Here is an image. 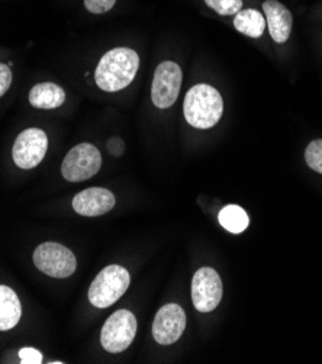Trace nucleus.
Returning <instances> with one entry per match:
<instances>
[{
	"label": "nucleus",
	"instance_id": "nucleus-1",
	"mask_svg": "<svg viewBox=\"0 0 322 364\" xmlns=\"http://www.w3.org/2000/svg\"><path fill=\"white\" fill-rule=\"evenodd\" d=\"M139 68L138 54L125 47L107 51L95 71V82L103 92H119L129 86Z\"/></svg>",
	"mask_w": 322,
	"mask_h": 364
},
{
	"label": "nucleus",
	"instance_id": "nucleus-2",
	"mask_svg": "<svg viewBox=\"0 0 322 364\" xmlns=\"http://www.w3.org/2000/svg\"><path fill=\"white\" fill-rule=\"evenodd\" d=\"M224 100L221 93L209 85H196L185 96L183 114L189 125L209 129L222 118Z\"/></svg>",
	"mask_w": 322,
	"mask_h": 364
},
{
	"label": "nucleus",
	"instance_id": "nucleus-3",
	"mask_svg": "<svg viewBox=\"0 0 322 364\" xmlns=\"http://www.w3.org/2000/svg\"><path fill=\"white\" fill-rule=\"evenodd\" d=\"M129 283L131 277L127 269L118 264L107 266L92 282L89 301L96 308H109L124 296Z\"/></svg>",
	"mask_w": 322,
	"mask_h": 364
},
{
	"label": "nucleus",
	"instance_id": "nucleus-4",
	"mask_svg": "<svg viewBox=\"0 0 322 364\" xmlns=\"http://www.w3.org/2000/svg\"><path fill=\"white\" fill-rule=\"evenodd\" d=\"M136 328V318L131 311H117L102 326L100 343L103 350L112 354L127 350L135 338Z\"/></svg>",
	"mask_w": 322,
	"mask_h": 364
},
{
	"label": "nucleus",
	"instance_id": "nucleus-5",
	"mask_svg": "<svg viewBox=\"0 0 322 364\" xmlns=\"http://www.w3.org/2000/svg\"><path fill=\"white\" fill-rule=\"evenodd\" d=\"M33 264L47 276L65 279L76 272L77 260L67 247L57 242H44L33 251Z\"/></svg>",
	"mask_w": 322,
	"mask_h": 364
},
{
	"label": "nucleus",
	"instance_id": "nucleus-6",
	"mask_svg": "<svg viewBox=\"0 0 322 364\" xmlns=\"http://www.w3.org/2000/svg\"><path fill=\"white\" fill-rule=\"evenodd\" d=\"M102 167V156L95 145L83 142L71 149L63 160L61 174L67 181H85L95 174Z\"/></svg>",
	"mask_w": 322,
	"mask_h": 364
},
{
	"label": "nucleus",
	"instance_id": "nucleus-7",
	"mask_svg": "<svg viewBox=\"0 0 322 364\" xmlns=\"http://www.w3.org/2000/svg\"><path fill=\"white\" fill-rule=\"evenodd\" d=\"M183 73L178 64L173 61H163L154 73L151 99L159 109H168L173 106L181 93Z\"/></svg>",
	"mask_w": 322,
	"mask_h": 364
},
{
	"label": "nucleus",
	"instance_id": "nucleus-8",
	"mask_svg": "<svg viewBox=\"0 0 322 364\" xmlns=\"http://www.w3.org/2000/svg\"><path fill=\"white\" fill-rule=\"evenodd\" d=\"M47 150V134L38 128H29L18 135L14 144L12 157L18 167L29 170L37 167L44 160Z\"/></svg>",
	"mask_w": 322,
	"mask_h": 364
},
{
	"label": "nucleus",
	"instance_id": "nucleus-9",
	"mask_svg": "<svg viewBox=\"0 0 322 364\" xmlns=\"http://www.w3.org/2000/svg\"><path fill=\"white\" fill-rule=\"evenodd\" d=\"M222 280L210 267L199 269L192 280V301L196 311L202 314L217 309L222 299Z\"/></svg>",
	"mask_w": 322,
	"mask_h": 364
},
{
	"label": "nucleus",
	"instance_id": "nucleus-10",
	"mask_svg": "<svg viewBox=\"0 0 322 364\" xmlns=\"http://www.w3.org/2000/svg\"><path fill=\"white\" fill-rule=\"evenodd\" d=\"M186 328V314L177 304L164 305L153 322V337L161 346H171L182 337Z\"/></svg>",
	"mask_w": 322,
	"mask_h": 364
},
{
	"label": "nucleus",
	"instance_id": "nucleus-11",
	"mask_svg": "<svg viewBox=\"0 0 322 364\" xmlns=\"http://www.w3.org/2000/svg\"><path fill=\"white\" fill-rule=\"evenodd\" d=\"M115 195L103 188H90L77 193L73 199V209L83 216H100L115 206Z\"/></svg>",
	"mask_w": 322,
	"mask_h": 364
},
{
	"label": "nucleus",
	"instance_id": "nucleus-12",
	"mask_svg": "<svg viewBox=\"0 0 322 364\" xmlns=\"http://www.w3.org/2000/svg\"><path fill=\"white\" fill-rule=\"evenodd\" d=\"M263 11L266 14L269 32L273 41L277 44L288 41L294 25L291 11L280 2H277V0H266L263 4Z\"/></svg>",
	"mask_w": 322,
	"mask_h": 364
},
{
	"label": "nucleus",
	"instance_id": "nucleus-13",
	"mask_svg": "<svg viewBox=\"0 0 322 364\" xmlns=\"http://www.w3.org/2000/svg\"><path fill=\"white\" fill-rule=\"evenodd\" d=\"M22 306L18 295L8 286L0 284V331H9L18 325Z\"/></svg>",
	"mask_w": 322,
	"mask_h": 364
},
{
	"label": "nucleus",
	"instance_id": "nucleus-14",
	"mask_svg": "<svg viewBox=\"0 0 322 364\" xmlns=\"http://www.w3.org/2000/svg\"><path fill=\"white\" fill-rule=\"evenodd\" d=\"M65 100L64 90L55 83H40L29 92V103L38 109H55Z\"/></svg>",
	"mask_w": 322,
	"mask_h": 364
},
{
	"label": "nucleus",
	"instance_id": "nucleus-15",
	"mask_svg": "<svg viewBox=\"0 0 322 364\" xmlns=\"http://www.w3.org/2000/svg\"><path fill=\"white\" fill-rule=\"evenodd\" d=\"M234 26L249 38H260L266 29V19L256 9H241L234 18Z\"/></svg>",
	"mask_w": 322,
	"mask_h": 364
},
{
	"label": "nucleus",
	"instance_id": "nucleus-16",
	"mask_svg": "<svg viewBox=\"0 0 322 364\" xmlns=\"http://www.w3.org/2000/svg\"><path fill=\"white\" fill-rule=\"evenodd\" d=\"M218 221L224 230L231 234H241L249 225L247 212L238 205H228L220 210Z\"/></svg>",
	"mask_w": 322,
	"mask_h": 364
},
{
	"label": "nucleus",
	"instance_id": "nucleus-17",
	"mask_svg": "<svg viewBox=\"0 0 322 364\" xmlns=\"http://www.w3.org/2000/svg\"><path fill=\"white\" fill-rule=\"evenodd\" d=\"M305 161L316 173L322 174V139L309 142L305 150Z\"/></svg>",
	"mask_w": 322,
	"mask_h": 364
},
{
	"label": "nucleus",
	"instance_id": "nucleus-18",
	"mask_svg": "<svg viewBox=\"0 0 322 364\" xmlns=\"http://www.w3.org/2000/svg\"><path fill=\"white\" fill-rule=\"evenodd\" d=\"M205 4L222 16L237 15L242 9V0H205Z\"/></svg>",
	"mask_w": 322,
	"mask_h": 364
},
{
	"label": "nucleus",
	"instance_id": "nucleus-19",
	"mask_svg": "<svg viewBox=\"0 0 322 364\" xmlns=\"http://www.w3.org/2000/svg\"><path fill=\"white\" fill-rule=\"evenodd\" d=\"M117 4V0H85V6L90 14H104L111 11Z\"/></svg>",
	"mask_w": 322,
	"mask_h": 364
},
{
	"label": "nucleus",
	"instance_id": "nucleus-20",
	"mask_svg": "<svg viewBox=\"0 0 322 364\" xmlns=\"http://www.w3.org/2000/svg\"><path fill=\"white\" fill-rule=\"evenodd\" d=\"M19 358H21L22 364H40V363H43V354L38 350L31 348V347L22 348L19 351Z\"/></svg>",
	"mask_w": 322,
	"mask_h": 364
},
{
	"label": "nucleus",
	"instance_id": "nucleus-21",
	"mask_svg": "<svg viewBox=\"0 0 322 364\" xmlns=\"http://www.w3.org/2000/svg\"><path fill=\"white\" fill-rule=\"evenodd\" d=\"M12 85V71L11 67L0 63V97H2Z\"/></svg>",
	"mask_w": 322,
	"mask_h": 364
}]
</instances>
